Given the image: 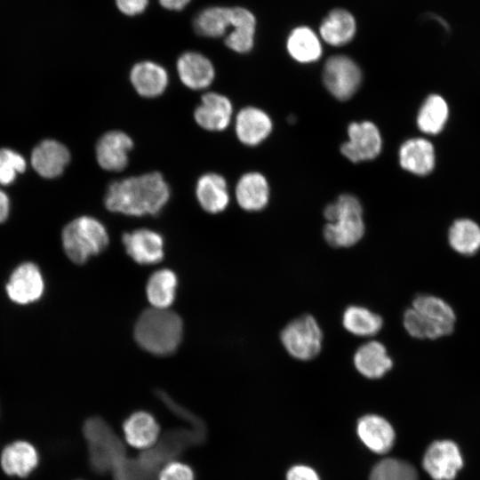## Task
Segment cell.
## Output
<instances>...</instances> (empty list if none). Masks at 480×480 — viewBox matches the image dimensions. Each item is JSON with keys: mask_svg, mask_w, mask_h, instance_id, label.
Here are the masks:
<instances>
[{"mask_svg": "<svg viewBox=\"0 0 480 480\" xmlns=\"http://www.w3.org/2000/svg\"><path fill=\"white\" fill-rule=\"evenodd\" d=\"M178 416L189 422V428L169 430L135 458L128 457L124 452L111 469L114 480H157L164 466L190 447L202 444L206 436L203 420L186 408Z\"/></svg>", "mask_w": 480, "mask_h": 480, "instance_id": "1", "label": "cell"}, {"mask_svg": "<svg viewBox=\"0 0 480 480\" xmlns=\"http://www.w3.org/2000/svg\"><path fill=\"white\" fill-rule=\"evenodd\" d=\"M169 197L167 182L160 172H153L112 182L104 203L110 212L140 217L159 213Z\"/></svg>", "mask_w": 480, "mask_h": 480, "instance_id": "2", "label": "cell"}, {"mask_svg": "<svg viewBox=\"0 0 480 480\" xmlns=\"http://www.w3.org/2000/svg\"><path fill=\"white\" fill-rule=\"evenodd\" d=\"M133 334L137 344L145 351L168 356L175 352L181 342L183 323L172 310L151 308L139 316Z\"/></svg>", "mask_w": 480, "mask_h": 480, "instance_id": "3", "label": "cell"}, {"mask_svg": "<svg viewBox=\"0 0 480 480\" xmlns=\"http://www.w3.org/2000/svg\"><path fill=\"white\" fill-rule=\"evenodd\" d=\"M324 216L327 220L324 228V237L332 247L353 246L364 235L363 207L359 200L352 195L340 196L324 208Z\"/></svg>", "mask_w": 480, "mask_h": 480, "instance_id": "4", "label": "cell"}, {"mask_svg": "<svg viewBox=\"0 0 480 480\" xmlns=\"http://www.w3.org/2000/svg\"><path fill=\"white\" fill-rule=\"evenodd\" d=\"M61 240L68 258L82 265L108 247L109 236L99 220L92 216H80L65 226Z\"/></svg>", "mask_w": 480, "mask_h": 480, "instance_id": "5", "label": "cell"}, {"mask_svg": "<svg viewBox=\"0 0 480 480\" xmlns=\"http://www.w3.org/2000/svg\"><path fill=\"white\" fill-rule=\"evenodd\" d=\"M88 447L89 463L98 474L110 473L125 447L110 426L100 417L87 419L83 426Z\"/></svg>", "mask_w": 480, "mask_h": 480, "instance_id": "6", "label": "cell"}, {"mask_svg": "<svg viewBox=\"0 0 480 480\" xmlns=\"http://www.w3.org/2000/svg\"><path fill=\"white\" fill-rule=\"evenodd\" d=\"M280 340L291 356L309 361L321 352L324 335L316 319L305 314L292 319L283 328Z\"/></svg>", "mask_w": 480, "mask_h": 480, "instance_id": "7", "label": "cell"}, {"mask_svg": "<svg viewBox=\"0 0 480 480\" xmlns=\"http://www.w3.org/2000/svg\"><path fill=\"white\" fill-rule=\"evenodd\" d=\"M323 80L332 96L340 100H346L358 90L362 72L358 65L348 56L334 55L325 61Z\"/></svg>", "mask_w": 480, "mask_h": 480, "instance_id": "8", "label": "cell"}, {"mask_svg": "<svg viewBox=\"0 0 480 480\" xmlns=\"http://www.w3.org/2000/svg\"><path fill=\"white\" fill-rule=\"evenodd\" d=\"M348 140L340 147L342 155L353 163L372 160L382 148L378 127L372 122H354L348 127Z\"/></svg>", "mask_w": 480, "mask_h": 480, "instance_id": "9", "label": "cell"}, {"mask_svg": "<svg viewBox=\"0 0 480 480\" xmlns=\"http://www.w3.org/2000/svg\"><path fill=\"white\" fill-rule=\"evenodd\" d=\"M422 465L435 480H452L463 465L457 444L449 440L436 441L426 451Z\"/></svg>", "mask_w": 480, "mask_h": 480, "instance_id": "10", "label": "cell"}, {"mask_svg": "<svg viewBox=\"0 0 480 480\" xmlns=\"http://www.w3.org/2000/svg\"><path fill=\"white\" fill-rule=\"evenodd\" d=\"M44 282L40 269L32 262L18 266L6 284L9 298L18 304L38 300L44 293Z\"/></svg>", "mask_w": 480, "mask_h": 480, "instance_id": "11", "label": "cell"}, {"mask_svg": "<svg viewBox=\"0 0 480 480\" xmlns=\"http://www.w3.org/2000/svg\"><path fill=\"white\" fill-rule=\"evenodd\" d=\"M126 253L138 264L152 265L164 255L163 236L151 229L139 228L123 235Z\"/></svg>", "mask_w": 480, "mask_h": 480, "instance_id": "12", "label": "cell"}, {"mask_svg": "<svg viewBox=\"0 0 480 480\" xmlns=\"http://www.w3.org/2000/svg\"><path fill=\"white\" fill-rule=\"evenodd\" d=\"M133 142L130 136L121 131H110L103 134L96 144V158L100 166L107 171H122L128 164V153Z\"/></svg>", "mask_w": 480, "mask_h": 480, "instance_id": "13", "label": "cell"}, {"mask_svg": "<svg viewBox=\"0 0 480 480\" xmlns=\"http://www.w3.org/2000/svg\"><path fill=\"white\" fill-rule=\"evenodd\" d=\"M353 363L361 375L371 380L382 378L394 366L387 348L378 340L361 345L354 354Z\"/></svg>", "mask_w": 480, "mask_h": 480, "instance_id": "14", "label": "cell"}, {"mask_svg": "<svg viewBox=\"0 0 480 480\" xmlns=\"http://www.w3.org/2000/svg\"><path fill=\"white\" fill-rule=\"evenodd\" d=\"M232 103L224 95L217 92H207L196 108L194 117L202 128L218 132L225 130L232 116Z\"/></svg>", "mask_w": 480, "mask_h": 480, "instance_id": "15", "label": "cell"}, {"mask_svg": "<svg viewBox=\"0 0 480 480\" xmlns=\"http://www.w3.org/2000/svg\"><path fill=\"white\" fill-rule=\"evenodd\" d=\"M401 167L415 175L424 176L432 172L436 164L433 144L424 138L405 140L398 152Z\"/></svg>", "mask_w": 480, "mask_h": 480, "instance_id": "16", "label": "cell"}, {"mask_svg": "<svg viewBox=\"0 0 480 480\" xmlns=\"http://www.w3.org/2000/svg\"><path fill=\"white\" fill-rule=\"evenodd\" d=\"M273 128L269 116L263 110L246 107L236 117L235 130L238 140L247 146H256L268 138Z\"/></svg>", "mask_w": 480, "mask_h": 480, "instance_id": "17", "label": "cell"}, {"mask_svg": "<svg viewBox=\"0 0 480 480\" xmlns=\"http://www.w3.org/2000/svg\"><path fill=\"white\" fill-rule=\"evenodd\" d=\"M70 159L69 151L60 142L45 140L37 145L31 155L36 172L48 179L60 176Z\"/></svg>", "mask_w": 480, "mask_h": 480, "instance_id": "18", "label": "cell"}, {"mask_svg": "<svg viewBox=\"0 0 480 480\" xmlns=\"http://www.w3.org/2000/svg\"><path fill=\"white\" fill-rule=\"evenodd\" d=\"M356 432L364 444L376 453L388 452L395 442V431L392 426L379 415L368 414L360 418Z\"/></svg>", "mask_w": 480, "mask_h": 480, "instance_id": "19", "label": "cell"}, {"mask_svg": "<svg viewBox=\"0 0 480 480\" xmlns=\"http://www.w3.org/2000/svg\"><path fill=\"white\" fill-rule=\"evenodd\" d=\"M177 71L180 81L193 90L207 88L215 76L211 60L195 52H185L178 59Z\"/></svg>", "mask_w": 480, "mask_h": 480, "instance_id": "20", "label": "cell"}, {"mask_svg": "<svg viewBox=\"0 0 480 480\" xmlns=\"http://www.w3.org/2000/svg\"><path fill=\"white\" fill-rule=\"evenodd\" d=\"M130 79L135 91L146 98L161 95L168 84L166 70L159 64L148 60L135 64L131 70Z\"/></svg>", "mask_w": 480, "mask_h": 480, "instance_id": "21", "label": "cell"}, {"mask_svg": "<svg viewBox=\"0 0 480 480\" xmlns=\"http://www.w3.org/2000/svg\"><path fill=\"white\" fill-rule=\"evenodd\" d=\"M356 32V21L353 14L346 9L336 8L323 19L319 34L321 38L332 46H341L349 43Z\"/></svg>", "mask_w": 480, "mask_h": 480, "instance_id": "22", "label": "cell"}, {"mask_svg": "<svg viewBox=\"0 0 480 480\" xmlns=\"http://www.w3.org/2000/svg\"><path fill=\"white\" fill-rule=\"evenodd\" d=\"M236 198L239 206L249 212L264 209L269 199L267 179L260 172L244 174L236 186Z\"/></svg>", "mask_w": 480, "mask_h": 480, "instance_id": "23", "label": "cell"}, {"mask_svg": "<svg viewBox=\"0 0 480 480\" xmlns=\"http://www.w3.org/2000/svg\"><path fill=\"white\" fill-rule=\"evenodd\" d=\"M196 195L201 207L209 213L223 212L229 203L225 179L217 173H205L196 183Z\"/></svg>", "mask_w": 480, "mask_h": 480, "instance_id": "24", "label": "cell"}, {"mask_svg": "<svg viewBox=\"0 0 480 480\" xmlns=\"http://www.w3.org/2000/svg\"><path fill=\"white\" fill-rule=\"evenodd\" d=\"M256 18L248 9L232 7V31L226 36L225 44L238 53L249 52L254 45Z\"/></svg>", "mask_w": 480, "mask_h": 480, "instance_id": "25", "label": "cell"}, {"mask_svg": "<svg viewBox=\"0 0 480 480\" xmlns=\"http://www.w3.org/2000/svg\"><path fill=\"white\" fill-rule=\"evenodd\" d=\"M126 442L137 449H148L159 439L160 428L155 418L140 411L132 413L124 423Z\"/></svg>", "mask_w": 480, "mask_h": 480, "instance_id": "26", "label": "cell"}, {"mask_svg": "<svg viewBox=\"0 0 480 480\" xmlns=\"http://www.w3.org/2000/svg\"><path fill=\"white\" fill-rule=\"evenodd\" d=\"M0 462L3 470L7 475L25 477L37 466L38 454L29 443L17 441L4 449Z\"/></svg>", "mask_w": 480, "mask_h": 480, "instance_id": "27", "label": "cell"}, {"mask_svg": "<svg viewBox=\"0 0 480 480\" xmlns=\"http://www.w3.org/2000/svg\"><path fill=\"white\" fill-rule=\"evenodd\" d=\"M447 242L459 255L475 256L480 252V225L468 218L455 220L448 228Z\"/></svg>", "mask_w": 480, "mask_h": 480, "instance_id": "28", "label": "cell"}, {"mask_svg": "<svg viewBox=\"0 0 480 480\" xmlns=\"http://www.w3.org/2000/svg\"><path fill=\"white\" fill-rule=\"evenodd\" d=\"M286 48L290 56L300 63L315 62L321 58L323 52L319 37L307 26L296 27L290 32Z\"/></svg>", "mask_w": 480, "mask_h": 480, "instance_id": "29", "label": "cell"}, {"mask_svg": "<svg viewBox=\"0 0 480 480\" xmlns=\"http://www.w3.org/2000/svg\"><path fill=\"white\" fill-rule=\"evenodd\" d=\"M402 323L410 337L422 341H436L451 336L455 331L454 328L431 320L412 307L404 311Z\"/></svg>", "mask_w": 480, "mask_h": 480, "instance_id": "30", "label": "cell"}, {"mask_svg": "<svg viewBox=\"0 0 480 480\" xmlns=\"http://www.w3.org/2000/svg\"><path fill=\"white\" fill-rule=\"evenodd\" d=\"M178 287L176 274L168 268L158 269L148 278L147 298L152 308H168L175 300Z\"/></svg>", "mask_w": 480, "mask_h": 480, "instance_id": "31", "label": "cell"}, {"mask_svg": "<svg viewBox=\"0 0 480 480\" xmlns=\"http://www.w3.org/2000/svg\"><path fill=\"white\" fill-rule=\"evenodd\" d=\"M449 117V107L439 94H430L420 106L416 122L423 133L436 135L443 131Z\"/></svg>", "mask_w": 480, "mask_h": 480, "instance_id": "32", "label": "cell"}, {"mask_svg": "<svg viewBox=\"0 0 480 480\" xmlns=\"http://www.w3.org/2000/svg\"><path fill=\"white\" fill-rule=\"evenodd\" d=\"M342 325L353 335L372 337L382 329L383 319L365 307L351 305L342 314Z\"/></svg>", "mask_w": 480, "mask_h": 480, "instance_id": "33", "label": "cell"}, {"mask_svg": "<svg viewBox=\"0 0 480 480\" xmlns=\"http://www.w3.org/2000/svg\"><path fill=\"white\" fill-rule=\"evenodd\" d=\"M411 307L431 320L455 329L456 311L444 298L430 293H419L413 297Z\"/></svg>", "mask_w": 480, "mask_h": 480, "instance_id": "34", "label": "cell"}, {"mask_svg": "<svg viewBox=\"0 0 480 480\" xmlns=\"http://www.w3.org/2000/svg\"><path fill=\"white\" fill-rule=\"evenodd\" d=\"M232 7L212 6L203 10L195 19L196 31L207 37L223 36L231 27Z\"/></svg>", "mask_w": 480, "mask_h": 480, "instance_id": "35", "label": "cell"}, {"mask_svg": "<svg viewBox=\"0 0 480 480\" xmlns=\"http://www.w3.org/2000/svg\"><path fill=\"white\" fill-rule=\"evenodd\" d=\"M369 480H418V476L408 462L389 458L375 465Z\"/></svg>", "mask_w": 480, "mask_h": 480, "instance_id": "36", "label": "cell"}, {"mask_svg": "<svg viewBox=\"0 0 480 480\" xmlns=\"http://www.w3.org/2000/svg\"><path fill=\"white\" fill-rule=\"evenodd\" d=\"M25 169L26 162L20 154L8 148L0 149V184L12 183Z\"/></svg>", "mask_w": 480, "mask_h": 480, "instance_id": "37", "label": "cell"}, {"mask_svg": "<svg viewBox=\"0 0 480 480\" xmlns=\"http://www.w3.org/2000/svg\"><path fill=\"white\" fill-rule=\"evenodd\" d=\"M157 480H195V476L189 466L173 460L163 468Z\"/></svg>", "mask_w": 480, "mask_h": 480, "instance_id": "38", "label": "cell"}, {"mask_svg": "<svg viewBox=\"0 0 480 480\" xmlns=\"http://www.w3.org/2000/svg\"><path fill=\"white\" fill-rule=\"evenodd\" d=\"M116 4L124 14L133 16L145 11L148 0H116Z\"/></svg>", "mask_w": 480, "mask_h": 480, "instance_id": "39", "label": "cell"}, {"mask_svg": "<svg viewBox=\"0 0 480 480\" xmlns=\"http://www.w3.org/2000/svg\"><path fill=\"white\" fill-rule=\"evenodd\" d=\"M286 480H320V478L312 468L305 465H296L288 470Z\"/></svg>", "mask_w": 480, "mask_h": 480, "instance_id": "40", "label": "cell"}, {"mask_svg": "<svg viewBox=\"0 0 480 480\" xmlns=\"http://www.w3.org/2000/svg\"><path fill=\"white\" fill-rule=\"evenodd\" d=\"M190 0H159L163 7L172 11H180L183 9Z\"/></svg>", "mask_w": 480, "mask_h": 480, "instance_id": "41", "label": "cell"}, {"mask_svg": "<svg viewBox=\"0 0 480 480\" xmlns=\"http://www.w3.org/2000/svg\"><path fill=\"white\" fill-rule=\"evenodd\" d=\"M9 213V199L7 196L0 190V222L5 220Z\"/></svg>", "mask_w": 480, "mask_h": 480, "instance_id": "42", "label": "cell"}]
</instances>
